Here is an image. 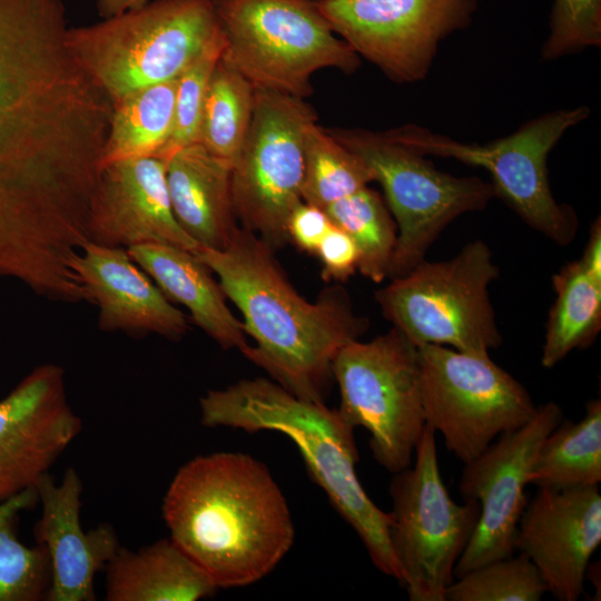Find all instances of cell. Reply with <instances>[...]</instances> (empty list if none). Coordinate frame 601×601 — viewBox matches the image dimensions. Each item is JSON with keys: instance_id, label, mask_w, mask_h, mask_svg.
I'll return each instance as SVG.
<instances>
[{"instance_id": "cell-32", "label": "cell", "mask_w": 601, "mask_h": 601, "mask_svg": "<svg viewBox=\"0 0 601 601\" xmlns=\"http://www.w3.org/2000/svg\"><path fill=\"white\" fill-rule=\"evenodd\" d=\"M224 30L177 78L171 136L159 158L167 160L179 149L199 142L205 99L213 72L221 58Z\"/></svg>"}, {"instance_id": "cell-28", "label": "cell", "mask_w": 601, "mask_h": 601, "mask_svg": "<svg viewBox=\"0 0 601 601\" xmlns=\"http://www.w3.org/2000/svg\"><path fill=\"white\" fill-rule=\"evenodd\" d=\"M324 211L332 224L344 230L355 243L358 270L374 283L390 275L397 229L383 198L368 186L343 197Z\"/></svg>"}, {"instance_id": "cell-22", "label": "cell", "mask_w": 601, "mask_h": 601, "mask_svg": "<svg viewBox=\"0 0 601 601\" xmlns=\"http://www.w3.org/2000/svg\"><path fill=\"white\" fill-rule=\"evenodd\" d=\"M127 250L166 297L185 306L191 321L221 347L242 352L249 345L243 322L227 306L219 283L193 252L155 243Z\"/></svg>"}, {"instance_id": "cell-21", "label": "cell", "mask_w": 601, "mask_h": 601, "mask_svg": "<svg viewBox=\"0 0 601 601\" xmlns=\"http://www.w3.org/2000/svg\"><path fill=\"white\" fill-rule=\"evenodd\" d=\"M233 164L201 144L177 150L166 162L174 214L199 247L223 249L238 228L231 198Z\"/></svg>"}, {"instance_id": "cell-27", "label": "cell", "mask_w": 601, "mask_h": 601, "mask_svg": "<svg viewBox=\"0 0 601 601\" xmlns=\"http://www.w3.org/2000/svg\"><path fill=\"white\" fill-rule=\"evenodd\" d=\"M37 504V487L0 502V601L47 599L51 582L48 552L38 543L26 545L17 533L20 513Z\"/></svg>"}, {"instance_id": "cell-35", "label": "cell", "mask_w": 601, "mask_h": 601, "mask_svg": "<svg viewBox=\"0 0 601 601\" xmlns=\"http://www.w3.org/2000/svg\"><path fill=\"white\" fill-rule=\"evenodd\" d=\"M333 226L324 209L300 201L290 213L287 220V234L289 240L308 254L316 250Z\"/></svg>"}, {"instance_id": "cell-14", "label": "cell", "mask_w": 601, "mask_h": 601, "mask_svg": "<svg viewBox=\"0 0 601 601\" xmlns=\"http://www.w3.org/2000/svg\"><path fill=\"white\" fill-rule=\"evenodd\" d=\"M562 420L563 411L555 402L536 406L529 422L502 434L464 463L459 491L464 501L479 503L480 516L456 562L454 579L514 554L518 524L528 503L524 491L538 452Z\"/></svg>"}, {"instance_id": "cell-8", "label": "cell", "mask_w": 601, "mask_h": 601, "mask_svg": "<svg viewBox=\"0 0 601 601\" xmlns=\"http://www.w3.org/2000/svg\"><path fill=\"white\" fill-rule=\"evenodd\" d=\"M589 116L587 106L549 111L524 122L511 135L483 145L462 142L413 124L388 130L424 156L451 158L485 169L496 197L531 228L566 246L577 235L579 219L571 206L554 198L546 161L563 135Z\"/></svg>"}, {"instance_id": "cell-12", "label": "cell", "mask_w": 601, "mask_h": 601, "mask_svg": "<svg viewBox=\"0 0 601 601\" xmlns=\"http://www.w3.org/2000/svg\"><path fill=\"white\" fill-rule=\"evenodd\" d=\"M317 115L305 99L255 90L249 130L233 162L236 219L273 249L288 240L287 220L303 201L305 136Z\"/></svg>"}, {"instance_id": "cell-9", "label": "cell", "mask_w": 601, "mask_h": 601, "mask_svg": "<svg viewBox=\"0 0 601 601\" xmlns=\"http://www.w3.org/2000/svg\"><path fill=\"white\" fill-rule=\"evenodd\" d=\"M435 431L425 424L412 464L390 483L391 546L411 601H445L454 568L480 516L474 500L459 504L443 483Z\"/></svg>"}, {"instance_id": "cell-5", "label": "cell", "mask_w": 601, "mask_h": 601, "mask_svg": "<svg viewBox=\"0 0 601 601\" xmlns=\"http://www.w3.org/2000/svg\"><path fill=\"white\" fill-rule=\"evenodd\" d=\"M226 45L220 60L256 89L306 99L325 68L352 73L359 57L314 0H215Z\"/></svg>"}, {"instance_id": "cell-15", "label": "cell", "mask_w": 601, "mask_h": 601, "mask_svg": "<svg viewBox=\"0 0 601 601\" xmlns=\"http://www.w3.org/2000/svg\"><path fill=\"white\" fill-rule=\"evenodd\" d=\"M81 430L63 370L36 366L0 400V502L36 487Z\"/></svg>"}, {"instance_id": "cell-20", "label": "cell", "mask_w": 601, "mask_h": 601, "mask_svg": "<svg viewBox=\"0 0 601 601\" xmlns=\"http://www.w3.org/2000/svg\"><path fill=\"white\" fill-rule=\"evenodd\" d=\"M98 307V326L130 336L158 334L181 338L186 314L174 306L154 280L129 256L127 248L87 242L71 265Z\"/></svg>"}, {"instance_id": "cell-30", "label": "cell", "mask_w": 601, "mask_h": 601, "mask_svg": "<svg viewBox=\"0 0 601 601\" xmlns=\"http://www.w3.org/2000/svg\"><path fill=\"white\" fill-rule=\"evenodd\" d=\"M374 181L368 166L314 122L305 136L302 199L325 209Z\"/></svg>"}, {"instance_id": "cell-38", "label": "cell", "mask_w": 601, "mask_h": 601, "mask_svg": "<svg viewBox=\"0 0 601 601\" xmlns=\"http://www.w3.org/2000/svg\"><path fill=\"white\" fill-rule=\"evenodd\" d=\"M314 1H318V0H314Z\"/></svg>"}, {"instance_id": "cell-2", "label": "cell", "mask_w": 601, "mask_h": 601, "mask_svg": "<svg viewBox=\"0 0 601 601\" xmlns=\"http://www.w3.org/2000/svg\"><path fill=\"white\" fill-rule=\"evenodd\" d=\"M170 539L219 589L270 573L294 543L287 501L252 455H198L175 474L162 500Z\"/></svg>"}, {"instance_id": "cell-33", "label": "cell", "mask_w": 601, "mask_h": 601, "mask_svg": "<svg viewBox=\"0 0 601 601\" xmlns=\"http://www.w3.org/2000/svg\"><path fill=\"white\" fill-rule=\"evenodd\" d=\"M601 46V0H553L544 60Z\"/></svg>"}, {"instance_id": "cell-6", "label": "cell", "mask_w": 601, "mask_h": 601, "mask_svg": "<svg viewBox=\"0 0 601 601\" xmlns=\"http://www.w3.org/2000/svg\"><path fill=\"white\" fill-rule=\"evenodd\" d=\"M499 275L491 248L477 239L451 259L423 260L375 297L386 319L416 347L489 355L502 344L489 294Z\"/></svg>"}, {"instance_id": "cell-7", "label": "cell", "mask_w": 601, "mask_h": 601, "mask_svg": "<svg viewBox=\"0 0 601 601\" xmlns=\"http://www.w3.org/2000/svg\"><path fill=\"white\" fill-rule=\"evenodd\" d=\"M326 129L368 166L383 188L397 229L392 279L425 260L432 244L453 220L483 210L496 197L491 181L436 169L390 130Z\"/></svg>"}, {"instance_id": "cell-10", "label": "cell", "mask_w": 601, "mask_h": 601, "mask_svg": "<svg viewBox=\"0 0 601 601\" xmlns=\"http://www.w3.org/2000/svg\"><path fill=\"white\" fill-rule=\"evenodd\" d=\"M332 371L341 393L337 411L352 427L368 431L376 462L392 474L408 467L425 426L417 347L393 327L345 345Z\"/></svg>"}, {"instance_id": "cell-23", "label": "cell", "mask_w": 601, "mask_h": 601, "mask_svg": "<svg viewBox=\"0 0 601 601\" xmlns=\"http://www.w3.org/2000/svg\"><path fill=\"white\" fill-rule=\"evenodd\" d=\"M105 571L107 601H196L218 589L170 538L138 551L119 546Z\"/></svg>"}, {"instance_id": "cell-26", "label": "cell", "mask_w": 601, "mask_h": 601, "mask_svg": "<svg viewBox=\"0 0 601 601\" xmlns=\"http://www.w3.org/2000/svg\"><path fill=\"white\" fill-rule=\"evenodd\" d=\"M601 482V401L591 400L580 422H562L543 441L529 484L565 489Z\"/></svg>"}, {"instance_id": "cell-17", "label": "cell", "mask_w": 601, "mask_h": 601, "mask_svg": "<svg viewBox=\"0 0 601 601\" xmlns=\"http://www.w3.org/2000/svg\"><path fill=\"white\" fill-rule=\"evenodd\" d=\"M88 234L91 242L112 247L155 243L193 253L199 248L176 219L166 162L157 157L118 161L101 169L90 203Z\"/></svg>"}, {"instance_id": "cell-34", "label": "cell", "mask_w": 601, "mask_h": 601, "mask_svg": "<svg viewBox=\"0 0 601 601\" xmlns=\"http://www.w3.org/2000/svg\"><path fill=\"white\" fill-rule=\"evenodd\" d=\"M326 280H345L358 269L359 254L353 239L341 228L332 226L316 254Z\"/></svg>"}, {"instance_id": "cell-36", "label": "cell", "mask_w": 601, "mask_h": 601, "mask_svg": "<svg viewBox=\"0 0 601 601\" xmlns=\"http://www.w3.org/2000/svg\"><path fill=\"white\" fill-rule=\"evenodd\" d=\"M583 266L601 280V219L598 217L590 229L589 240L580 258Z\"/></svg>"}, {"instance_id": "cell-4", "label": "cell", "mask_w": 601, "mask_h": 601, "mask_svg": "<svg viewBox=\"0 0 601 601\" xmlns=\"http://www.w3.org/2000/svg\"><path fill=\"white\" fill-rule=\"evenodd\" d=\"M221 32L215 0H154L69 27L66 45L115 106L139 89L177 79Z\"/></svg>"}, {"instance_id": "cell-19", "label": "cell", "mask_w": 601, "mask_h": 601, "mask_svg": "<svg viewBox=\"0 0 601 601\" xmlns=\"http://www.w3.org/2000/svg\"><path fill=\"white\" fill-rule=\"evenodd\" d=\"M41 515L35 526L38 544L46 548L51 566L48 601H93L95 577L105 570L120 546L109 523L85 531L80 523L82 484L68 467L57 484L50 473L36 485Z\"/></svg>"}, {"instance_id": "cell-3", "label": "cell", "mask_w": 601, "mask_h": 601, "mask_svg": "<svg viewBox=\"0 0 601 601\" xmlns=\"http://www.w3.org/2000/svg\"><path fill=\"white\" fill-rule=\"evenodd\" d=\"M199 406L206 427L276 431L288 436L299 449L313 481L359 536L375 568L401 584L390 539L391 513L381 510L362 486L354 427L337 410L297 397L263 377L209 390Z\"/></svg>"}, {"instance_id": "cell-1", "label": "cell", "mask_w": 601, "mask_h": 601, "mask_svg": "<svg viewBox=\"0 0 601 601\" xmlns=\"http://www.w3.org/2000/svg\"><path fill=\"white\" fill-rule=\"evenodd\" d=\"M194 254L243 315L255 343L244 356L297 397L325 403L336 354L368 328L346 290L333 286L308 302L287 279L274 249L243 227L225 248L199 247Z\"/></svg>"}, {"instance_id": "cell-18", "label": "cell", "mask_w": 601, "mask_h": 601, "mask_svg": "<svg viewBox=\"0 0 601 601\" xmlns=\"http://www.w3.org/2000/svg\"><path fill=\"white\" fill-rule=\"evenodd\" d=\"M55 101L46 59L17 20L0 10V205L47 131Z\"/></svg>"}, {"instance_id": "cell-37", "label": "cell", "mask_w": 601, "mask_h": 601, "mask_svg": "<svg viewBox=\"0 0 601 601\" xmlns=\"http://www.w3.org/2000/svg\"><path fill=\"white\" fill-rule=\"evenodd\" d=\"M149 0H97V10L102 18L140 8Z\"/></svg>"}, {"instance_id": "cell-31", "label": "cell", "mask_w": 601, "mask_h": 601, "mask_svg": "<svg viewBox=\"0 0 601 601\" xmlns=\"http://www.w3.org/2000/svg\"><path fill=\"white\" fill-rule=\"evenodd\" d=\"M546 585L523 553L480 565L453 580L445 601H539Z\"/></svg>"}, {"instance_id": "cell-11", "label": "cell", "mask_w": 601, "mask_h": 601, "mask_svg": "<svg viewBox=\"0 0 601 601\" xmlns=\"http://www.w3.org/2000/svg\"><path fill=\"white\" fill-rule=\"evenodd\" d=\"M417 352L425 424L463 464L534 415L526 388L490 355L434 344Z\"/></svg>"}, {"instance_id": "cell-16", "label": "cell", "mask_w": 601, "mask_h": 601, "mask_svg": "<svg viewBox=\"0 0 601 601\" xmlns=\"http://www.w3.org/2000/svg\"><path fill=\"white\" fill-rule=\"evenodd\" d=\"M601 543L599 485L538 487L521 514L515 552L540 572L546 592L559 601H577L584 590L590 560Z\"/></svg>"}, {"instance_id": "cell-29", "label": "cell", "mask_w": 601, "mask_h": 601, "mask_svg": "<svg viewBox=\"0 0 601 601\" xmlns=\"http://www.w3.org/2000/svg\"><path fill=\"white\" fill-rule=\"evenodd\" d=\"M256 88L238 71L218 61L209 81L199 144L230 161L237 158L252 122Z\"/></svg>"}, {"instance_id": "cell-13", "label": "cell", "mask_w": 601, "mask_h": 601, "mask_svg": "<svg viewBox=\"0 0 601 601\" xmlns=\"http://www.w3.org/2000/svg\"><path fill=\"white\" fill-rule=\"evenodd\" d=\"M334 31L396 83L427 75L440 43L472 22L475 0H318Z\"/></svg>"}, {"instance_id": "cell-24", "label": "cell", "mask_w": 601, "mask_h": 601, "mask_svg": "<svg viewBox=\"0 0 601 601\" xmlns=\"http://www.w3.org/2000/svg\"><path fill=\"white\" fill-rule=\"evenodd\" d=\"M176 87L177 79L151 85L112 106L101 169L124 160L159 158L174 127Z\"/></svg>"}, {"instance_id": "cell-25", "label": "cell", "mask_w": 601, "mask_h": 601, "mask_svg": "<svg viewBox=\"0 0 601 601\" xmlns=\"http://www.w3.org/2000/svg\"><path fill=\"white\" fill-rule=\"evenodd\" d=\"M555 300L550 309L541 364L552 368L572 351L589 347L601 329V280L580 259L552 276Z\"/></svg>"}]
</instances>
